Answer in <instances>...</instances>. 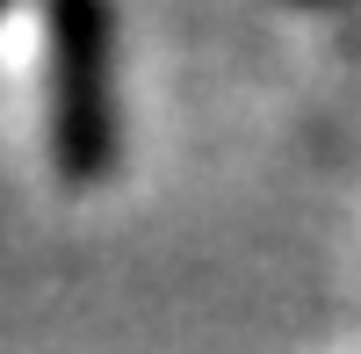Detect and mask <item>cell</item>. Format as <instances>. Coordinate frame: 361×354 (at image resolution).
I'll return each instance as SVG.
<instances>
[{
    "label": "cell",
    "mask_w": 361,
    "mask_h": 354,
    "mask_svg": "<svg viewBox=\"0 0 361 354\" xmlns=\"http://www.w3.org/2000/svg\"><path fill=\"white\" fill-rule=\"evenodd\" d=\"M51 44V166L66 173L73 188H102L116 166H123V87H116V15L66 0L44 22Z\"/></svg>",
    "instance_id": "cell-1"
}]
</instances>
